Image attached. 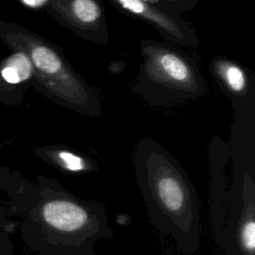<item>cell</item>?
I'll return each mask as SVG.
<instances>
[{
	"instance_id": "8992f818",
	"label": "cell",
	"mask_w": 255,
	"mask_h": 255,
	"mask_svg": "<svg viewBox=\"0 0 255 255\" xmlns=\"http://www.w3.org/2000/svg\"><path fill=\"white\" fill-rule=\"evenodd\" d=\"M123 9L149 22L169 41L180 45H195L192 31L173 15L160 10L145 0H114Z\"/></svg>"
},
{
	"instance_id": "7c38bea8",
	"label": "cell",
	"mask_w": 255,
	"mask_h": 255,
	"mask_svg": "<svg viewBox=\"0 0 255 255\" xmlns=\"http://www.w3.org/2000/svg\"><path fill=\"white\" fill-rule=\"evenodd\" d=\"M48 0H23V2L32 7H38L45 4Z\"/></svg>"
},
{
	"instance_id": "5b68a950",
	"label": "cell",
	"mask_w": 255,
	"mask_h": 255,
	"mask_svg": "<svg viewBox=\"0 0 255 255\" xmlns=\"http://www.w3.org/2000/svg\"><path fill=\"white\" fill-rule=\"evenodd\" d=\"M59 19L78 35L94 42L107 41L108 30L100 0H52Z\"/></svg>"
},
{
	"instance_id": "52a82bcc",
	"label": "cell",
	"mask_w": 255,
	"mask_h": 255,
	"mask_svg": "<svg viewBox=\"0 0 255 255\" xmlns=\"http://www.w3.org/2000/svg\"><path fill=\"white\" fill-rule=\"evenodd\" d=\"M243 204L237 226L240 250L244 255H254L255 251V187L253 180L246 176L243 182Z\"/></svg>"
},
{
	"instance_id": "9c48e42d",
	"label": "cell",
	"mask_w": 255,
	"mask_h": 255,
	"mask_svg": "<svg viewBox=\"0 0 255 255\" xmlns=\"http://www.w3.org/2000/svg\"><path fill=\"white\" fill-rule=\"evenodd\" d=\"M50 157L64 170L70 172L89 171L92 165L89 161L79 154L65 149H56L50 152Z\"/></svg>"
},
{
	"instance_id": "ba28073f",
	"label": "cell",
	"mask_w": 255,
	"mask_h": 255,
	"mask_svg": "<svg viewBox=\"0 0 255 255\" xmlns=\"http://www.w3.org/2000/svg\"><path fill=\"white\" fill-rule=\"evenodd\" d=\"M216 72L229 91L240 95L247 91V78L243 70L230 62L221 61L216 64Z\"/></svg>"
},
{
	"instance_id": "6da1fadb",
	"label": "cell",
	"mask_w": 255,
	"mask_h": 255,
	"mask_svg": "<svg viewBox=\"0 0 255 255\" xmlns=\"http://www.w3.org/2000/svg\"><path fill=\"white\" fill-rule=\"evenodd\" d=\"M134 171L151 224L186 255L200 246L201 220L195 188L182 166L159 144L139 142Z\"/></svg>"
},
{
	"instance_id": "7a4b0ae2",
	"label": "cell",
	"mask_w": 255,
	"mask_h": 255,
	"mask_svg": "<svg viewBox=\"0 0 255 255\" xmlns=\"http://www.w3.org/2000/svg\"><path fill=\"white\" fill-rule=\"evenodd\" d=\"M32 221L48 255H97L96 243L113 239L105 205L83 199L57 181L37 188Z\"/></svg>"
},
{
	"instance_id": "30bf717a",
	"label": "cell",
	"mask_w": 255,
	"mask_h": 255,
	"mask_svg": "<svg viewBox=\"0 0 255 255\" xmlns=\"http://www.w3.org/2000/svg\"><path fill=\"white\" fill-rule=\"evenodd\" d=\"M7 65L12 67L17 72L21 79V82L29 79L34 71L30 58L27 56L26 53L23 52H19L12 55L8 59Z\"/></svg>"
},
{
	"instance_id": "3957f363",
	"label": "cell",
	"mask_w": 255,
	"mask_h": 255,
	"mask_svg": "<svg viewBox=\"0 0 255 255\" xmlns=\"http://www.w3.org/2000/svg\"><path fill=\"white\" fill-rule=\"evenodd\" d=\"M25 46L33 70L57 101L83 115L100 113L96 92L74 72L59 52L32 37L26 38Z\"/></svg>"
},
{
	"instance_id": "277c9868",
	"label": "cell",
	"mask_w": 255,
	"mask_h": 255,
	"mask_svg": "<svg viewBox=\"0 0 255 255\" xmlns=\"http://www.w3.org/2000/svg\"><path fill=\"white\" fill-rule=\"evenodd\" d=\"M142 54L144 75L153 84L177 92L183 98L198 96L203 91L199 76L180 54L155 44L144 45Z\"/></svg>"
},
{
	"instance_id": "8fae6325",
	"label": "cell",
	"mask_w": 255,
	"mask_h": 255,
	"mask_svg": "<svg viewBox=\"0 0 255 255\" xmlns=\"http://www.w3.org/2000/svg\"><path fill=\"white\" fill-rule=\"evenodd\" d=\"M160 3H162L161 5H168L170 7H175L177 6L178 8H184L185 6H190L192 5L195 0H156Z\"/></svg>"
}]
</instances>
